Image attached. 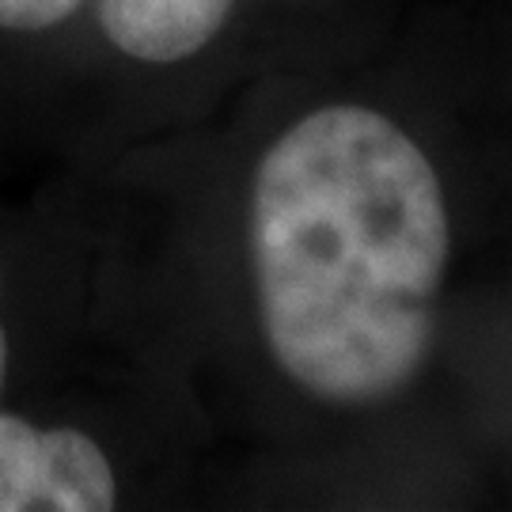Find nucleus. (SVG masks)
<instances>
[{
	"label": "nucleus",
	"instance_id": "obj_1",
	"mask_svg": "<svg viewBox=\"0 0 512 512\" xmlns=\"http://www.w3.org/2000/svg\"><path fill=\"white\" fill-rule=\"evenodd\" d=\"M429 156L380 110L323 107L281 133L251 190L258 319L285 376L338 406L421 372L448 266Z\"/></svg>",
	"mask_w": 512,
	"mask_h": 512
},
{
	"label": "nucleus",
	"instance_id": "obj_2",
	"mask_svg": "<svg viewBox=\"0 0 512 512\" xmlns=\"http://www.w3.org/2000/svg\"><path fill=\"white\" fill-rule=\"evenodd\" d=\"M114 501L118 482L92 437L0 414V512H107Z\"/></svg>",
	"mask_w": 512,
	"mask_h": 512
},
{
	"label": "nucleus",
	"instance_id": "obj_3",
	"mask_svg": "<svg viewBox=\"0 0 512 512\" xmlns=\"http://www.w3.org/2000/svg\"><path fill=\"white\" fill-rule=\"evenodd\" d=\"M236 0H99L107 38L133 61L175 65L205 50Z\"/></svg>",
	"mask_w": 512,
	"mask_h": 512
},
{
	"label": "nucleus",
	"instance_id": "obj_5",
	"mask_svg": "<svg viewBox=\"0 0 512 512\" xmlns=\"http://www.w3.org/2000/svg\"><path fill=\"white\" fill-rule=\"evenodd\" d=\"M4 372H8V338H4V327H0V387H4Z\"/></svg>",
	"mask_w": 512,
	"mask_h": 512
},
{
	"label": "nucleus",
	"instance_id": "obj_4",
	"mask_svg": "<svg viewBox=\"0 0 512 512\" xmlns=\"http://www.w3.org/2000/svg\"><path fill=\"white\" fill-rule=\"evenodd\" d=\"M84 0H0L4 31H46L73 16Z\"/></svg>",
	"mask_w": 512,
	"mask_h": 512
}]
</instances>
